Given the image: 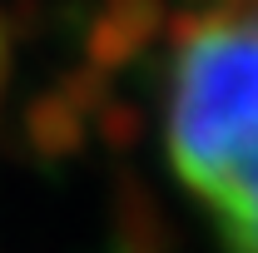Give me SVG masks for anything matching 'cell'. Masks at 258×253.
Masks as SVG:
<instances>
[{
    "instance_id": "7a4b0ae2",
    "label": "cell",
    "mask_w": 258,
    "mask_h": 253,
    "mask_svg": "<svg viewBox=\"0 0 258 253\" xmlns=\"http://www.w3.org/2000/svg\"><path fill=\"white\" fill-rule=\"evenodd\" d=\"M25 129H30V144L40 154H70L80 144V134H85V114L55 90V95H40L30 104V124Z\"/></svg>"
},
{
    "instance_id": "6da1fadb",
    "label": "cell",
    "mask_w": 258,
    "mask_h": 253,
    "mask_svg": "<svg viewBox=\"0 0 258 253\" xmlns=\"http://www.w3.org/2000/svg\"><path fill=\"white\" fill-rule=\"evenodd\" d=\"M154 25H159V0H109L90 30V65L95 70L129 65L149 45Z\"/></svg>"
},
{
    "instance_id": "3957f363",
    "label": "cell",
    "mask_w": 258,
    "mask_h": 253,
    "mask_svg": "<svg viewBox=\"0 0 258 253\" xmlns=\"http://www.w3.org/2000/svg\"><path fill=\"white\" fill-rule=\"evenodd\" d=\"M10 60H15V45H10V25L0 20V99H5V85H10Z\"/></svg>"
}]
</instances>
